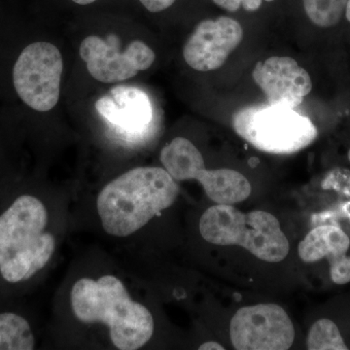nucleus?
I'll return each instance as SVG.
<instances>
[{
  "label": "nucleus",
  "instance_id": "f257e3e1",
  "mask_svg": "<svg viewBox=\"0 0 350 350\" xmlns=\"http://www.w3.org/2000/svg\"><path fill=\"white\" fill-rule=\"evenodd\" d=\"M176 180L161 167H137L120 175L100 191L98 211L110 236L125 238L174 204Z\"/></svg>",
  "mask_w": 350,
  "mask_h": 350
},
{
  "label": "nucleus",
  "instance_id": "f03ea898",
  "mask_svg": "<svg viewBox=\"0 0 350 350\" xmlns=\"http://www.w3.org/2000/svg\"><path fill=\"white\" fill-rule=\"evenodd\" d=\"M70 299L76 319L83 323L100 322L109 327L110 338L118 349H140L153 336L151 312L131 298L116 276H101L98 280L81 278L73 285Z\"/></svg>",
  "mask_w": 350,
  "mask_h": 350
},
{
  "label": "nucleus",
  "instance_id": "7ed1b4c3",
  "mask_svg": "<svg viewBox=\"0 0 350 350\" xmlns=\"http://www.w3.org/2000/svg\"><path fill=\"white\" fill-rule=\"evenodd\" d=\"M48 213L32 196H21L0 216V273L6 282L29 280L50 261L56 239L45 232Z\"/></svg>",
  "mask_w": 350,
  "mask_h": 350
},
{
  "label": "nucleus",
  "instance_id": "20e7f679",
  "mask_svg": "<svg viewBox=\"0 0 350 350\" xmlns=\"http://www.w3.org/2000/svg\"><path fill=\"white\" fill-rule=\"evenodd\" d=\"M200 232L207 243L241 246L269 262L283 261L290 250L280 221L267 211L244 213L232 204H216L202 214Z\"/></svg>",
  "mask_w": 350,
  "mask_h": 350
},
{
  "label": "nucleus",
  "instance_id": "39448f33",
  "mask_svg": "<svg viewBox=\"0 0 350 350\" xmlns=\"http://www.w3.org/2000/svg\"><path fill=\"white\" fill-rule=\"evenodd\" d=\"M234 130L258 150L289 155L314 142L317 130L294 108L267 105L244 107L234 115Z\"/></svg>",
  "mask_w": 350,
  "mask_h": 350
},
{
  "label": "nucleus",
  "instance_id": "423d86ee",
  "mask_svg": "<svg viewBox=\"0 0 350 350\" xmlns=\"http://www.w3.org/2000/svg\"><path fill=\"white\" fill-rule=\"evenodd\" d=\"M161 162L175 180L200 182L216 204L234 206L251 195L250 182L243 174L230 169L207 170L199 149L186 138L176 137L165 145Z\"/></svg>",
  "mask_w": 350,
  "mask_h": 350
},
{
  "label": "nucleus",
  "instance_id": "0eeeda50",
  "mask_svg": "<svg viewBox=\"0 0 350 350\" xmlns=\"http://www.w3.org/2000/svg\"><path fill=\"white\" fill-rule=\"evenodd\" d=\"M64 63L53 44L32 43L25 47L13 69V83L21 100L36 111L56 107L61 96Z\"/></svg>",
  "mask_w": 350,
  "mask_h": 350
},
{
  "label": "nucleus",
  "instance_id": "6e6552de",
  "mask_svg": "<svg viewBox=\"0 0 350 350\" xmlns=\"http://www.w3.org/2000/svg\"><path fill=\"white\" fill-rule=\"evenodd\" d=\"M230 336L232 347L238 350H286L293 345L295 329L282 306L260 304L236 312Z\"/></svg>",
  "mask_w": 350,
  "mask_h": 350
},
{
  "label": "nucleus",
  "instance_id": "1a4fd4ad",
  "mask_svg": "<svg viewBox=\"0 0 350 350\" xmlns=\"http://www.w3.org/2000/svg\"><path fill=\"white\" fill-rule=\"evenodd\" d=\"M79 52L90 75L103 83L130 79L139 71L150 68L156 59L154 51L139 40L129 44L121 52L119 38L114 34L107 40L96 36H88L82 41Z\"/></svg>",
  "mask_w": 350,
  "mask_h": 350
},
{
  "label": "nucleus",
  "instance_id": "9d476101",
  "mask_svg": "<svg viewBox=\"0 0 350 350\" xmlns=\"http://www.w3.org/2000/svg\"><path fill=\"white\" fill-rule=\"evenodd\" d=\"M243 38V27L232 18L202 21L184 46V59L195 70H215L225 64Z\"/></svg>",
  "mask_w": 350,
  "mask_h": 350
},
{
  "label": "nucleus",
  "instance_id": "9b49d317",
  "mask_svg": "<svg viewBox=\"0 0 350 350\" xmlns=\"http://www.w3.org/2000/svg\"><path fill=\"white\" fill-rule=\"evenodd\" d=\"M253 79L269 105L296 108L312 89V78L290 57H271L253 69Z\"/></svg>",
  "mask_w": 350,
  "mask_h": 350
},
{
  "label": "nucleus",
  "instance_id": "f8f14e48",
  "mask_svg": "<svg viewBox=\"0 0 350 350\" xmlns=\"http://www.w3.org/2000/svg\"><path fill=\"white\" fill-rule=\"evenodd\" d=\"M96 109L108 123L133 135L146 131L154 119L150 98L135 87H115L96 101Z\"/></svg>",
  "mask_w": 350,
  "mask_h": 350
},
{
  "label": "nucleus",
  "instance_id": "ddd939ff",
  "mask_svg": "<svg viewBox=\"0 0 350 350\" xmlns=\"http://www.w3.org/2000/svg\"><path fill=\"white\" fill-rule=\"evenodd\" d=\"M350 246L349 236L340 228L322 225L314 228L299 244L298 253L301 261L319 262L327 258L329 262L347 254Z\"/></svg>",
  "mask_w": 350,
  "mask_h": 350
},
{
  "label": "nucleus",
  "instance_id": "4468645a",
  "mask_svg": "<svg viewBox=\"0 0 350 350\" xmlns=\"http://www.w3.org/2000/svg\"><path fill=\"white\" fill-rule=\"evenodd\" d=\"M36 338L29 322L15 313H0V350H31Z\"/></svg>",
  "mask_w": 350,
  "mask_h": 350
},
{
  "label": "nucleus",
  "instance_id": "2eb2a0df",
  "mask_svg": "<svg viewBox=\"0 0 350 350\" xmlns=\"http://www.w3.org/2000/svg\"><path fill=\"white\" fill-rule=\"evenodd\" d=\"M306 347L310 350H347L338 326L330 319H320L308 332Z\"/></svg>",
  "mask_w": 350,
  "mask_h": 350
},
{
  "label": "nucleus",
  "instance_id": "dca6fc26",
  "mask_svg": "<svg viewBox=\"0 0 350 350\" xmlns=\"http://www.w3.org/2000/svg\"><path fill=\"white\" fill-rule=\"evenodd\" d=\"M349 0H304L308 17L321 27L336 25L342 19Z\"/></svg>",
  "mask_w": 350,
  "mask_h": 350
},
{
  "label": "nucleus",
  "instance_id": "f3484780",
  "mask_svg": "<svg viewBox=\"0 0 350 350\" xmlns=\"http://www.w3.org/2000/svg\"><path fill=\"white\" fill-rule=\"evenodd\" d=\"M329 264L330 275L334 283L342 285L350 282V256L342 255Z\"/></svg>",
  "mask_w": 350,
  "mask_h": 350
},
{
  "label": "nucleus",
  "instance_id": "a211bd4d",
  "mask_svg": "<svg viewBox=\"0 0 350 350\" xmlns=\"http://www.w3.org/2000/svg\"><path fill=\"white\" fill-rule=\"evenodd\" d=\"M214 3L230 12H237L241 6L244 10L256 11L262 5V0H213Z\"/></svg>",
  "mask_w": 350,
  "mask_h": 350
},
{
  "label": "nucleus",
  "instance_id": "6ab92c4d",
  "mask_svg": "<svg viewBox=\"0 0 350 350\" xmlns=\"http://www.w3.org/2000/svg\"><path fill=\"white\" fill-rule=\"evenodd\" d=\"M142 5L150 12H161L174 3L175 0H139Z\"/></svg>",
  "mask_w": 350,
  "mask_h": 350
},
{
  "label": "nucleus",
  "instance_id": "aec40b11",
  "mask_svg": "<svg viewBox=\"0 0 350 350\" xmlns=\"http://www.w3.org/2000/svg\"><path fill=\"white\" fill-rule=\"evenodd\" d=\"M200 350H224L225 347L222 345L215 342H207L202 344L199 347Z\"/></svg>",
  "mask_w": 350,
  "mask_h": 350
},
{
  "label": "nucleus",
  "instance_id": "412c9836",
  "mask_svg": "<svg viewBox=\"0 0 350 350\" xmlns=\"http://www.w3.org/2000/svg\"><path fill=\"white\" fill-rule=\"evenodd\" d=\"M75 3L80 4V5H87V4L93 3L96 0H72Z\"/></svg>",
  "mask_w": 350,
  "mask_h": 350
},
{
  "label": "nucleus",
  "instance_id": "4be33fe9",
  "mask_svg": "<svg viewBox=\"0 0 350 350\" xmlns=\"http://www.w3.org/2000/svg\"><path fill=\"white\" fill-rule=\"evenodd\" d=\"M345 17L350 22V0L347 1V7H345Z\"/></svg>",
  "mask_w": 350,
  "mask_h": 350
},
{
  "label": "nucleus",
  "instance_id": "5701e85b",
  "mask_svg": "<svg viewBox=\"0 0 350 350\" xmlns=\"http://www.w3.org/2000/svg\"><path fill=\"white\" fill-rule=\"evenodd\" d=\"M265 1H267V2H271V1H273V0H265Z\"/></svg>",
  "mask_w": 350,
  "mask_h": 350
},
{
  "label": "nucleus",
  "instance_id": "b1692460",
  "mask_svg": "<svg viewBox=\"0 0 350 350\" xmlns=\"http://www.w3.org/2000/svg\"><path fill=\"white\" fill-rule=\"evenodd\" d=\"M349 162H350V149H349Z\"/></svg>",
  "mask_w": 350,
  "mask_h": 350
}]
</instances>
